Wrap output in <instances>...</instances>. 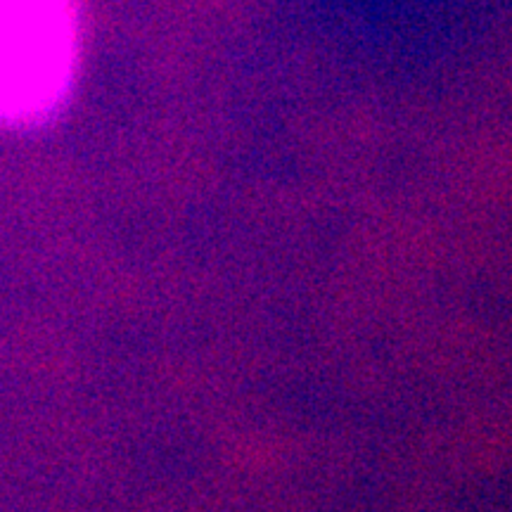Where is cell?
Segmentation results:
<instances>
[{
  "label": "cell",
  "instance_id": "obj_1",
  "mask_svg": "<svg viewBox=\"0 0 512 512\" xmlns=\"http://www.w3.org/2000/svg\"><path fill=\"white\" fill-rule=\"evenodd\" d=\"M79 41L76 0H0V124H38L60 110Z\"/></svg>",
  "mask_w": 512,
  "mask_h": 512
}]
</instances>
